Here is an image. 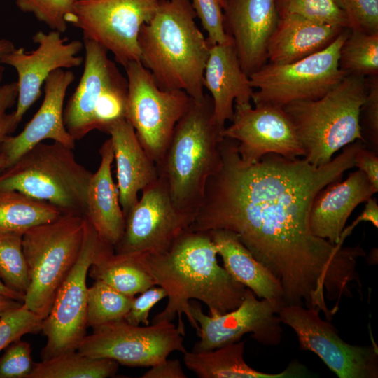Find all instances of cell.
<instances>
[{
  "instance_id": "cell-36",
  "label": "cell",
  "mask_w": 378,
  "mask_h": 378,
  "mask_svg": "<svg viewBox=\"0 0 378 378\" xmlns=\"http://www.w3.org/2000/svg\"><path fill=\"white\" fill-rule=\"evenodd\" d=\"M43 318L24 304L0 318V351L26 334L41 330Z\"/></svg>"
},
{
  "instance_id": "cell-13",
  "label": "cell",
  "mask_w": 378,
  "mask_h": 378,
  "mask_svg": "<svg viewBox=\"0 0 378 378\" xmlns=\"http://www.w3.org/2000/svg\"><path fill=\"white\" fill-rule=\"evenodd\" d=\"M317 308L284 304L278 311L282 323L295 332L300 348L316 354L339 378H377L376 344L360 346L342 339L329 320Z\"/></svg>"
},
{
  "instance_id": "cell-20",
  "label": "cell",
  "mask_w": 378,
  "mask_h": 378,
  "mask_svg": "<svg viewBox=\"0 0 378 378\" xmlns=\"http://www.w3.org/2000/svg\"><path fill=\"white\" fill-rule=\"evenodd\" d=\"M83 72L64 108V125L75 141L94 130L96 108L108 88L122 76L106 49L87 38H83Z\"/></svg>"
},
{
  "instance_id": "cell-22",
  "label": "cell",
  "mask_w": 378,
  "mask_h": 378,
  "mask_svg": "<svg viewBox=\"0 0 378 378\" xmlns=\"http://www.w3.org/2000/svg\"><path fill=\"white\" fill-rule=\"evenodd\" d=\"M377 191L358 169L345 180L324 187L316 195L310 210L309 225L314 235L332 244H341V234L353 211Z\"/></svg>"
},
{
  "instance_id": "cell-18",
  "label": "cell",
  "mask_w": 378,
  "mask_h": 378,
  "mask_svg": "<svg viewBox=\"0 0 378 378\" xmlns=\"http://www.w3.org/2000/svg\"><path fill=\"white\" fill-rule=\"evenodd\" d=\"M223 14L224 30L249 76L267 61L268 41L279 17L276 0H223Z\"/></svg>"
},
{
  "instance_id": "cell-8",
  "label": "cell",
  "mask_w": 378,
  "mask_h": 378,
  "mask_svg": "<svg viewBox=\"0 0 378 378\" xmlns=\"http://www.w3.org/2000/svg\"><path fill=\"white\" fill-rule=\"evenodd\" d=\"M345 29L326 48L284 64L265 63L249 75L254 104L283 107L298 101L324 96L346 76L339 67L340 48L348 35Z\"/></svg>"
},
{
  "instance_id": "cell-16",
  "label": "cell",
  "mask_w": 378,
  "mask_h": 378,
  "mask_svg": "<svg viewBox=\"0 0 378 378\" xmlns=\"http://www.w3.org/2000/svg\"><path fill=\"white\" fill-rule=\"evenodd\" d=\"M230 122L222 136L237 141V150L246 163L257 162L270 153L290 159L304 155L294 127L281 106L234 104Z\"/></svg>"
},
{
  "instance_id": "cell-19",
  "label": "cell",
  "mask_w": 378,
  "mask_h": 378,
  "mask_svg": "<svg viewBox=\"0 0 378 378\" xmlns=\"http://www.w3.org/2000/svg\"><path fill=\"white\" fill-rule=\"evenodd\" d=\"M74 78L71 71L64 69L48 76L44 83L43 100L36 113L18 134L8 136L2 144L0 153L6 158V167L46 139L74 148L75 140L64 122V98Z\"/></svg>"
},
{
  "instance_id": "cell-38",
  "label": "cell",
  "mask_w": 378,
  "mask_h": 378,
  "mask_svg": "<svg viewBox=\"0 0 378 378\" xmlns=\"http://www.w3.org/2000/svg\"><path fill=\"white\" fill-rule=\"evenodd\" d=\"M368 90L359 113L361 135L366 148L378 153V75L367 78Z\"/></svg>"
},
{
  "instance_id": "cell-10",
  "label": "cell",
  "mask_w": 378,
  "mask_h": 378,
  "mask_svg": "<svg viewBox=\"0 0 378 378\" xmlns=\"http://www.w3.org/2000/svg\"><path fill=\"white\" fill-rule=\"evenodd\" d=\"M105 244L86 220L78 260L42 322L41 331L46 343L41 351V360L76 351L87 335V276L97 253Z\"/></svg>"
},
{
  "instance_id": "cell-49",
  "label": "cell",
  "mask_w": 378,
  "mask_h": 378,
  "mask_svg": "<svg viewBox=\"0 0 378 378\" xmlns=\"http://www.w3.org/2000/svg\"><path fill=\"white\" fill-rule=\"evenodd\" d=\"M7 161L6 157L0 153V171L6 167Z\"/></svg>"
},
{
  "instance_id": "cell-15",
  "label": "cell",
  "mask_w": 378,
  "mask_h": 378,
  "mask_svg": "<svg viewBox=\"0 0 378 378\" xmlns=\"http://www.w3.org/2000/svg\"><path fill=\"white\" fill-rule=\"evenodd\" d=\"M141 192V198L125 216L123 234L113 247L115 253H162L192 223L174 206L161 177Z\"/></svg>"
},
{
  "instance_id": "cell-17",
  "label": "cell",
  "mask_w": 378,
  "mask_h": 378,
  "mask_svg": "<svg viewBox=\"0 0 378 378\" xmlns=\"http://www.w3.org/2000/svg\"><path fill=\"white\" fill-rule=\"evenodd\" d=\"M38 44L36 50L25 51L15 48L0 56L3 64L13 67L18 74V95L14 115L20 122L24 113L39 98L41 87L48 76L59 69H69L79 66L83 58L78 53L84 48L79 40L68 41L61 33L52 30L39 31L33 36Z\"/></svg>"
},
{
  "instance_id": "cell-27",
  "label": "cell",
  "mask_w": 378,
  "mask_h": 378,
  "mask_svg": "<svg viewBox=\"0 0 378 378\" xmlns=\"http://www.w3.org/2000/svg\"><path fill=\"white\" fill-rule=\"evenodd\" d=\"M244 341L202 352L183 353L185 365L200 378H299L309 377L307 368L298 361L277 373L250 367L244 358Z\"/></svg>"
},
{
  "instance_id": "cell-51",
  "label": "cell",
  "mask_w": 378,
  "mask_h": 378,
  "mask_svg": "<svg viewBox=\"0 0 378 378\" xmlns=\"http://www.w3.org/2000/svg\"><path fill=\"white\" fill-rule=\"evenodd\" d=\"M75 1H77V0H75Z\"/></svg>"
},
{
  "instance_id": "cell-32",
  "label": "cell",
  "mask_w": 378,
  "mask_h": 378,
  "mask_svg": "<svg viewBox=\"0 0 378 378\" xmlns=\"http://www.w3.org/2000/svg\"><path fill=\"white\" fill-rule=\"evenodd\" d=\"M133 298L120 293L101 281H94L88 288V326L94 328L124 320Z\"/></svg>"
},
{
  "instance_id": "cell-47",
  "label": "cell",
  "mask_w": 378,
  "mask_h": 378,
  "mask_svg": "<svg viewBox=\"0 0 378 378\" xmlns=\"http://www.w3.org/2000/svg\"><path fill=\"white\" fill-rule=\"evenodd\" d=\"M0 295H2L4 296L14 299L15 300H18L19 302L24 303V298L21 296L20 295L15 293L14 291L9 289L8 287L5 286V284L3 283L0 278Z\"/></svg>"
},
{
  "instance_id": "cell-39",
  "label": "cell",
  "mask_w": 378,
  "mask_h": 378,
  "mask_svg": "<svg viewBox=\"0 0 378 378\" xmlns=\"http://www.w3.org/2000/svg\"><path fill=\"white\" fill-rule=\"evenodd\" d=\"M196 16L207 33L210 44H219L230 38L223 27V0H190Z\"/></svg>"
},
{
  "instance_id": "cell-2",
  "label": "cell",
  "mask_w": 378,
  "mask_h": 378,
  "mask_svg": "<svg viewBox=\"0 0 378 378\" xmlns=\"http://www.w3.org/2000/svg\"><path fill=\"white\" fill-rule=\"evenodd\" d=\"M217 250L208 232L188 230L164 251L141 255L156 286L167 293L165 308L152 320L172 321L185 335L184 314L198 334L200 327L190 311V301L204 303L210 315L224 314L242 302L246 288L221 267Z\"/></svg>"
},
{
  "instance_id": "cell-23",
  "label": "cell",
  "mask_w": 378,
  "mask_h": 378,
  "mask_svg": "<svg viewBox=\"0 0 378 378\" xmlns=\"http://www.w3.org/2000/svg\"><path fill=\"white\" fill-rule=\"evenodd\" d=\"M106 133L113 150L119 201L125 218L138 202V193L157 181L158 172L125 118L113 124Z\"/></svg>"
},
{
  "instance_id": "cell-6",
  "label": "cell",
  "mask_w": 378,
  "mask_h": 378,
  "mask_svg": "<svg viewBox=\"0 0 378 378\" xmlns=\"http://www.w3.org/2000/svg\"><path fill=\"white\" fill-rule=\"evenodd\" d=\"M92 174L77 162L73 148L41 142L0 171V190H16L51 204L63 214L85 216Z\"/></svg>"
},
{
  "instance_id": "cell-46",
  "label": "cell",
  "mask_w": 378,
  "mask_h": 378,
  "mask_svg": "<svg viewBox=\"0 0 378 378\" xmlns=\"http://www.w3.org/2000/svg\"><path fill=\"white\" fill-rule=\"evenodd\" d=\"M23 302L0 295V318L7 312L21 307Z\"/></svg>"
},
{
  "instance_id": "cell-30",
  "label": "cell",
  "mask_w": 378,
  "mask_h": 378,
  "mask_svg": "<svg viewBox=\"0 0 378 378\" xmlns=\"http://www.w3.org/2000/svg\"><path fill=\"white\" fill-rule=\"evenodd\" d=\"M119 363L93 358L77 350L36 363L30 378H107L114 377Z\"/></svg>"
},
{
  "instance_id": "cell-1",
  "label": "cell",
  "mask_w": 378,
  "mask_h": 378,
  "mask_svg": "<svg viewBox=\"0 0 378 378\" xmlns=\"http://www.w3.org/2000/svg\"><path fill=\"white\" fill-rule=\"evenodd\" d=\"M363 144L358 139L346 146L321 167L274 153L248 164L240 158L237 141L223 137L220 167L209 178L188 230L235 232L279 280L284 304L317 308L330 321L333 314L326 300L335 302L337 312L342 299L352 297V286L361 293L357 265L366 253L360 246L332 244L314 235L310 210L321 190L354 167Z\"/></svg>"
},
{
  "instance_id": "cell-45",
  "label": "cell",
  "mask_w": 378,
  "mask_h": 378,
  "mask_svg": "<svg viewBox=\"0 0 378 378\" xmlns=\"http://www.w3.org/2000/svg\"><path fill=\"white\" fill-rule=\"evenodd\" d=\"M360 222H370L376 228L378 227V204L372 197L365 202V206L361 214L347 227H344L340 237V243L344 244L345 239Z\"/></svg>"
},
{
  "instance_id": "cell-28",
  "label": "cell",
  "mask_w": 378,
  "mask_h": 378,
  "mask_svg": "<svg viewBox=\"0 0 378 378\" xmlns=\"http://www.w3.org/2000/svg\"><path fill=\"white\" fill-rule=\"evenodd\" d=\"M88 274L130 298L156 286L141 255L115 253L108 244L97 253Z\"/></svg>"
},
{
  "instance_id": "cell-5",
  "label": "cell",
  "mask_w": 378,
  "mask_h": 378,
  "mask_svg": "<svg viewBox=\"0 0 378 378\" xmlns=\"http://www.w3.org/2000/svg\"><path fill=\"white\" fill-rule=\"evenodd\" d=\"M367 90V78L346 75L322 97L282 107L309 163L321 167L346 146L358 139L364 143L359 113Z\"/></svg>"
},
{
  "instance_id": "cell-24",
  "label": "cell",
  "mask_w": 378,
  "mask_h": 378,
  "mask_svg": "<svg viewBox=\"0 0 378 378\" xmlns=\"http://www.w3.org/2000/svg\"><path fill=\"white\" fill-rule=\"evenodd\" d=\"M99 154L100 164L92 174L88 183L85 218L99 239L114 247L123 234L125 218L119 201L118 186L112 176L114 153L110 139L103 143Z\"/></svg>"
},
{
  "instance_id": "cell-50",
  "label": "cell",
  "mask_w": 378,
  "mask_h": 378,
  "mask_svg": "<svg viewBox=\"0 0 378 378\" xmlns=\"http://www.w3.org/2000/svg\"><path fill=\"white\" fill-rule=\"evenodd\" d=\"M4 69L5 68L4 66V64L0 61V84L4 78Z\"/></svg>"
},
{
  "instance_id": "cell-44",
  "label": "cell",
  "mask_w": 378,
  "mask_h": 378,
  "mask_svg": "<svg viewBox=\"0 0 378 378\" xmlns=\"http://www.w3.org/2000/svg\"><path fill=\"white\" fill-rule=\"evenodd\" d=\"M141 378H186L181 362L177 359H164L150 366Z\"/></svg>"
},
{
  "instance_id": "cell-40",
  "label": "cell",
  "mask_w": 378,
  "mask_h": 378,
  "mask_svg": "<svg viewBox=\"0 0 378 378\" xmlns=\"http://www.w3.org/2000/svg\"><path fill=\"white\" fill-rule=\"evenodd\" d=\"M351 29L378 34V0H338Z\"/></svg>"
},
{
  "instance_id": "cell-48",
  "label": "cell",
  "mask_w": 378,
  "mask_h": 378,
  "mask_svg": "<svg viewBox=\"0 0 378 378\" xmlns=\"http://www.w3.org/2000/svg\"><path fill=\"white\" fill-rule=\"evenodd\" d=\"M15 48L14 44L10 40L6 38L0 39V56L12 51Z\"/></svg>"
},
{
  "instance_id": "cell-43",
  "label": "cell",
  "mask_w": 378,
  "mask_h": 378,
  "mask_svg": "<svg viewBox=\"0 0 378 378\" xmlns=\"http://www.w3.org/2000/svg\"><path fill=\"white\" fill-rule=\"evenodd\" d=\"M354 167L363 172L373 186L378 190V153L363 144L356 152Z\"/></svg>"
},
{
  "instance_id": "cell-34",
  "label": "cell",
  "mask_w": 378,
  "mask_h": 378,
  "mask_svg": "<svg viewBox=\"0 0 378 378\" xmlns=\"http://www.w3.org/2000/svg\"><path fill=\"white\" fill-rule=\"evenodd\" d=\"M279 15H298L343 28H350L349 20L338 0H276Z\"/></svg>"
},
{
  "instance_id": "cell-35",
  "label": "cell",
  "mask_w": 378,
  "mask_h": 378,
  "mask_svg": "<svg viewBox=\"0 0 378 378\" xmlns=\"http://www.w3.org/2000/svg\"><path fill=\"white\" fill-rule=\"evenodd\" d=\"M75 0H16L18 8L33 14L52 30L65 32L74 11Z\"/></svg>"
},
{
  "instance_id": "cell-3",
  "label": "cell",
  "mask_w": 378,
  "mask_h": 378,
  "mask_svg": "<svg viewBox=\"0 0 378 378\" xmlns=\"http://www.w3.org/2000/svg\"><path fill=\"white\" fill-rule=\"evenodd\" d=\"M190 0H160L141 27L140 62L162 90H180L202 101L203 75L211 44L195 22Z\"/></svg>"
},
{
  "instance_id": "cell-9",
  "label": "cell",
  "mask_w": 378,
  "mask_h": 378,
  "mask_svg": "<svg viewBox=\"0 0 378 378\" xmlns=\"http://www.w3.org/2000/svg\"><path fill=\"white\" fill-rule=\"evenodd\" d=\"M128 85L125 119L150 158L158 164L191 98L183 90H162L140 61L124 66Z\"/></svg>"
},
{
  "instance_id": "cell-42",
  "label": "cell",
  "mask_w": 378,
  "mask_h": 378,
  "mask_svg": "<svg viewBox=\"0 0 378 378\" xmlns=\"http://www.w3.org/2000/svg\"><path fill=\"white\" fill-rule=\"evenodd\" d=\"M18 95L17 81L0 84V152L6 139L10 136L19 125L14 112L8 113V110L16 104Z\"/></svg>"
},
{
  "instance_id": "cell-11",
  "label": "cell",
  "mask_w": 378,
  "mask_h": 378,
  "mask_svg": "<svg viewBox=\"0 0 378 378\" xmlns=\"http://www.w3.org/2000/svg\"><path fill=\"white\" fill-rule=\"evenodd\" d=\"M78 347L80 354L130 367H150L176 351L185 353L184 335L167 320L135 326L125 320L92 328Z\"/></svg>"
},
{
  "instance_id": "cell-4",
  "label": "cell",
  "mask_w": 378,
  "mask_h": 378,
  "mask_svg": "<svg viewBox=\"0 0 378 378\" xmlns=\"http://www.w3.org/2000/svg\"><path fill=\"white\" fill-rule=\"evenodd\" d=\"M213 117V102L191 99L175 126L162 160L156 164L174 206L192 222L200 207L209 178L220 168L223 139Z\"/></svg>"
},
{
  "instance_id": "cell-31",
  "label": "cell",
  "mask_w": 378,
  "mask_h": 378,
  "mask_svg": "<svg viewBox=\"0 0 378 378\" xmlns=\"http://www.w3.org/2000/svg\"><path fill=\"white\" fill-rule=\"evenodd\" d=\"M340 69L346 75H378V34L349 29L339 56Z\"/></svg>"
},
{
  "instance_id": "cell-25",
  "label": "cell",
  "mask_w": 378,
  "mask_h": 378,
  "mask_svg": "<svg viewBox=\"0 0 378 378\" xmlns=\"http://www.w3.org/2000/svg\"><path fill=\"white\" fill-rule=\"evenodd\" d=\"M279 16L267 47V59L272 64H288L316 53L348 29L298 15Z\"/></svg>"
},
{
  "instance_id": "cell-14",
  "label": "cell",
  "mask_w": 378,
  "mask_h": 378,
  "mask_svg": "<svg viewBox=\"0 0 378 378\" xmlns=\"http://www.w3.org/2000/svg\"><path fill=\"white\" fill-rule=\"evenodd\" d=\"M189 306L200 327V340L192 351H208L234 343L246 333L265 346L278 345L281 341L282 323L278 311L283 304L260 299L248 288L241 303L224 314L206 315L196 302L190 301Z\"/></svg>"
},
{
  "instance_id": "cell-26",
  "label": "cell",
  "mask_w": 378,
  "mask_h": 378,
  "mask_svg": "<svg viewBox=\"0 0 378 378\" xmlns=\"http://www.w3.org/2000/svg\"><path fill=\"white\" fill-rule=\"evenodd\" d=\"M208 232L222 258L223 267L234 280L260 299L284 304L279 280L253 255L235 232L224 229Z\"/></svg>"
},
{
  "instance_id": "cell-33",
  "label": "cell",
  "mask_w": 378,
  "mask_h": 378,
  "mask_svg": "<svg viewBox=\"0 0 378 378\" xmlns=\"http://www.w3.org/2000/svg\"><path fill=\"white\" fill-rule=\"evenodd\" d=\"M0 278L6 287L24 298L31 281L22 234L0 233Z\"/></svg>"
},
{
  "instance_id": "cell-21",
  "label": "cell",
  "mask_w": 378,
  "mask_h": 378,
  "mask_svg": "<svg viewBox=\"0 0 378 378\" xmlns=\"http://www.w3.org/2000/svg\"><path fill=\"white\" fill-rule=\"evenodd\" d=\"M203 85L210 92L214 120L222 134L225 122L232 119L234 104L251 103L254 92L231 38L223 43L211 44Z\"/></svg>"
},
{
  "instance_id": "cell-41",
  "label": "cell",
  "mask_w": 378,
  "mask_h": 378,
  "mask_svg": "<svg viewBox=\"0 0 378 378\" xmlns=\"http://www.w3.org/2000/svg\"><path fill=\"white\" fill-rule=\"evenodd\" d=\"M132 300L131 307L125 317L127 323L139 326L150 324L149 314L152 308L159 301L167 297L166 290L161 286H153Z\"/></svg>"
},
{
  "instance_id": "cell-29",
  "label": "cell",
  "mask_w": 378,
  "mask_h": 378,
  "mask_svg": "<svg viewBox=\"0 0 378 378\" xmlns=\"http://www.w3.org/2000/svg\"><path fill=\"white\" fill-rule=\"evenodd\" d=\"M63 214L51 204L16 190H0V233L24 234Z\"/></svg>"
},
{
  "instance_id": "cell-37",
  "label": "cell",
  "mask_w": 378,
  "mask_h": 378,
  "mask_svg": "<svg viewBox=\"0 0 378 378\" xmlns=\"http://www.w3.org/2000/svg\"><path fill=\"white\" fill-rule=\"evenodd\" d=\"M36 364L30 344L20 339L6 346L0 357V378H30Z\"/></svg>"
},
{
  "instance_id": "cell-7",
  "label": "cell",
  "mask_w": 378,
  "mask_h": 378,
  "mask_svg": "<svg viewBox=\"0 0 378 378\" xmlns=\"http://www.w3.org/2000/svg\"><path fill=\"white\" fill-rule=\"evenodd\" d=\"M85 222L83 216L62 214L22 235V250L31 281L23 304L43 319L78 260Z\"/></svg>"
},
{
  "instance_id": "cell-12",
  "label": "cell",
  "mask_w": 378,
  "mask_h": 378,
  "mask_svg": "<svg viewBox=\"0 0 378 378\" xmlns=\"http://www.w3.org/2000/svg\"><path fill=\"white\" fill-rule=\"evenodd\" d=\"M160 0H77L70 23L83 38L94 41L123 67L140 61L138 37Z\"/></svg>"
}]
</instances>
